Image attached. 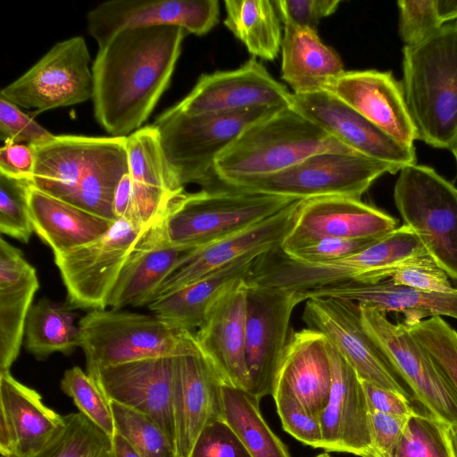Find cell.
<instances>
[{"mask_svg": "<svg viewBox=\"0 0 457 457\" xmlns=\"http://www.w3.org/2000/svg\"><path fill=\"white\" fill-rule=\"evenodd\" d=\"M79 347L87 372L144 358L177 354L188 330L155 315L120 310H93L79 321Z\"/></svg>", "mask_w": 457, "mask_h": 457, "instance_id": "ba28073f", "label": "cell"}, {"mask_svg": "<svg viewBox=\"0 0 457 457\" xmlns=\"http://www.w3.org/2000/svg\"><path fill=\"white\" fill-rule=\"evenodd\" d=\"M361 384L370 410L405 417H410L417 411L407 396L364 380H361Z\"/></svg>", "mask_w": 457, "mask_h": 457, "instance_id": "db71d44e", "label": "cell"}, {"mask_svg": "<svg viewBox=\"0 0 457 457\" xmlns=\"http://www.w3.org/2000/svg\"><path fill=\"white\" fill-rule=\"evenodd\" d=\"M159 219L145 227L135 242L111 294V309L149 305L165 280L198 249L170 245Z\"/></svg>", "mask_w": 457, "mask_h": 457, "instance_id": "603a6c76", "label": "cell"}, {"mask_svg": "<svg viewBox=\"0 0 457 457\" xmlns=\"http://www.w3.org/2000/svg\"><path fill=\"white\" fill-rule=\"evenodd\" d=\"M393 457H456L452 427L428 411L408 420Z\"/></svg>", "mask_w": 457, "mask_h": 457, "instance_id": "f35d334b", "label": "cell"}, {"mask_svg": "<svg viewBox=\"0 0 457 457\" xmlns=\"http://www.w3.org/2000/svg\"><path fill=\"white\" fill-rule=\"evenodd\" d=\"M144 228L118 220L99 239L54 255L71 309L93 311L109 306L121 269Z\"/></svg>", "mask_w": 457, "mask_h": 457, "instance_id": "7c38bea8", "label": "cell"}, {"mask_svg": "<svg viewBox=\"0 0 457 457\" xmlns=\"http://www.w3.org/2000/svg\"><path fill=\"white\" fill-rule=\"evenodd\" d=\"M322 152L354 151L293 106L282 107L246 127L218 156L216 184L273 174Z\"/></svg>", "mask_w": 457, "mask_h": 457, "instance_id": "3957f363", "label": "cell"}, {"mask_svg": "<svg viewBox=\"0 0 457 457\" xmlns=\"http://www.w3.org/2000/svg\"><path fill=\"white\" fill-rule=\"evenodd\" d=\"M378 239H324L312 245L283 253L298 262L324 264L351 256Z\"/></svg>", "mask_w": 457, "mask_h": 457, "instance_id": "681fc988", "label": "cell"}, {"mask_svg": "<svg viewBox=\"0 0 457 457\" xmlns=\"http://www.w3.org/2000/svg\"><path fill=\"white\" fill-rule=\"evenodd\" d=\"M389 279L396 284L429 293L449 294L456 290L447 273L428 254L398 267Z\"/></svg>", "mask_w": 457, "mask_h": 457, "instance_id": "bcb514c9", "label": "cell"}, {"mask_svg": "<svg viewBox=\"0 0 457 457\" xmlns=\"http://www.w3.org/2000/svg\"><path fill=\"white\" fill-rule=\"evenodd\" d=\"M0 422L15 444V457L40 452L64 426L63 416L47 407L40 395L15 379L10 370L0 372Z\"/></svg>", "mask_w": 457, "mask_h": 457, "instance_id": "f546056e", "label": "cell"}, {"mask_svg": "<svg viewBox=\"0 0 457 457\" xmlns=\"http://www.w3.org/2000/svg\"><path fill=\"white\" fill-rule=\"evenodd\" d=\"M294 94L254 57L231 71L202 74L172 107L186 114L216 113L259 107L292 106Z\"/></svg>", "mask_w": 457, "mask_h": 457, "instance_id": "e0dca14e", "label": "cell"}, {"mask_svg": "<svg viewBox=\"0 0 457 457\" xmlns=\"http://www.w3.org/2000/svg\"><path fill=\"white\" fill-rule=\"evenodd\" d=\"M274 4L283 24L317 29L321 19L337 11L340 0H276Z\"/></svg>", "mask_w": 457, "mask_h": 457, "instance_id": "f907efd6", "label": "cell"}, {"mask_svg": "<svg viewBox=\"0 0 457 457\" xmlns=\"http://www.w3.org/2000/svg\"><path fill=\"white\" fill-rule=\"evenodd\" d=\"M248 282L245 353L249 392L259 399L272 393L280 360L290 342L293 311L304 299L299 291Z\"/></svg>", "mask_w": 457, "mask_h": 457, "instance_id": "4fadbf2b", "label": "cell"}, {"mask_svg": "<svg viewBox=\"0 0 457 457\" xmlns=\"http://www.w3.org/2000/svg\"><path fill=\"white\" fill-rule=\"evenodd\" d=\"M295 200L216 185L177 195L159 223L170 245L201 248L265 220Z\"/></svg>", "mask_w": 457, "mask_h": 457, "instance_id": "5b68a950", "label": "cell"}, {"mask_svg": "<svg viewBox=\"0 0 457 457\" xmlns=\"http://www.w3.org/2000/svg\"><path fill=\"white\" fill-rule=\"evenodd\" d=\"M222 382L200 349L195 333L187 331L175 355L172 408L175 457H190L209 423L222 419Z\"/></svg>", "mask_w": 457, "mask_h": 457, "instance_id": "9a60e30c", "label": "cell"}, {"mask_svg": "<svg viewBox=\"0 0 457 457\" xmlns=\"http://www.w3.org/2000/svg\"><path fill=\"white\" fill-rule=\"evenodd\" d=\"M427 253L418 236L404 224L363 250L328 263L298 262L279 248L268 252L257 258L247 280L299 292L352 281L377 283L391 278L401 265Z\"/></svg>", "mask_w": 457, "mask_h": 457, "instance_id": "277c9868", "label": "cell"}, {"mask_svg": "<svg viewBox=\"0 0 457 457\" xmlns=\"http://www.w3.org/2000/svg\"><path fill=\"white\" fill-rule=\"evenodd\" d=\"M29 185L0 174V232L25 244L34 232L29 210Z\"/></svg>", "mask_w": 457, "mask_h": 457, "instance_id": "7bdbcfd3", "label": "cell"}, {"mask_svg": "<svg viewBox=\"0 0 457 457\" xmlns=\"http://www.w3.org/2000/svg\"><path fill=\"white\" fill-rule=\"evenodd\" d=\"M261 255L245 256L193 283L158 296L148 308L170 326L193 332L201 327L209 307L225 290L250 276Z\"/></svg>", "mask_w": 457, "mask_h": 457, "instance_id": "d6a6232c", "label": "cell"}, {"mask_svg": "<svg viewBox=\"0 0 457 457\" xmlns=\"http://www.w3.org/2000/svg\"><path fill=\"white\" fill-rule=\"evenodd\" d=\"M403 323L443 370L457 394V331L440 316Z\"/></svg>", "mask_w": 457, "mask_h": 457, "instance_id": "b9f144b4", "label": "cell"}, {"mask_svg": "<svg viewBox=\"0 0 457 457\" xmlns=\"http://www.w3.org/2000/svg\"><path fill=\"white\" fill-rule=\"evenodd\" d=\"M437 4L444 23L457 20V0H437Z\"/></svg>", "mask_w": 457, "mask_h": 457, "instance_id": "6f0895ef", "label": "cell"}, {"mask_svg": "<svg viewBox=\"0 0 457 457\" xmlns=\"http://www.w3.org/2000/svg\"><path fill=\"white\" fill-rule=\"evenodd\" d=\"M35 154L30 145L6 143L0 149V174L30 183Z\"/></svg>", "mask_w": 457, "mask_h": 457, "instance_id": "f5cc1de1", "label": "cell"}, {"mask_svg": "<svg viewBox=\"0 0 457 457\" xmlns=\"http://www.w3.org/2000/svg\"><path fill=\"white\" fill-rule=\"evenodd\" d=\"M61 388L72 398L79 412L112 438L115 426L110 401L93 377L74 366L65 370Z\"/></svg>", "mask_w": 457, "mask_h": 457, "instance_id": "60d3db41", "label": "cell"}, {"mask_svg": "<svg viewBox=\"0 0 457 457\" xmlns=\"http://www.w3.org/2000/svg\"><path fill=\"white\" fill-rule=\"evenodd\" d=\"M327 350L332 383L328 401L320 416L321 449L367 457L371 452L370 409L361 380L328 338Z\"/></svg>", "mask_w": 457, "mask_h": 457, "instance_id": "44dd1931", "label": "cell"}, {"mask_svg": "<svg viewBox=\"0 0 457 457\" xmlns=\"http://www.w3.org/2000/svg\"><path fill=\"white\" fill-rule=\"evenodd\" d=\"M111 457H141L119 433L115 432L112 438Z\"/></svg>", "mask_w": 457, "mask_h": 457, "instance_id": "9f6ffc18", "label": "cell"}, {"mask_svg": "<svg viewBox=\"0 0 457 457\" xmlns=\"http://www.w3.org/2000/svg\"><path fill=\"white\" fill-rule=\"evenodd\" d=\"M302 319L309 328L322 333L339 350L361 380L410 398L404 382L364 329L357 303L340 298L312 297L305 301Z\"/></svg>", "mask_w": 457, "mask_h": 457, "instance_id": "5bb4252c", "label": "cell"}, {"mask_svg": "<svg viewBox=\"0 0 457 457\" xmlns=\"http://www.w3.org/2000/svg\"><path fill=\"white\" fill-rule=\"evenodd\" d=\"M224 25L255 58L273 61L282 42L281 20L271 0H226Z\"/></svg>", "mask_w": 457, "mask_h": 457, "instance_id": "836d02e7", "label": "cell"}, {"mask_svg": "<svg viewBox=\"0 0 457 457\" xmlns=\"http://www.w3.org/2000/svg\"><path fill=\"white\" fill-rule=\"evenodd\" d=\"M71 310L46 297L33 304L25 326L26 350L45 360L56 352L69 355L79 347V327Z\"/></svg>", "mask_w": 457, "mask_h": 457, "instance_id": "d590c367", "label": "cell"}, {"mask_svg": "<svg viewBox=\"0 0 457 457\" xmlns=\"http://www.w3.org/2000/svg\"><path fill=\"white\" fill-rule=\"evenodd\" d=\"M396 220L361 199L322 196L302 200L280 250L287 253L324 239H375L396 228Z\"/></svg>", "mask_w": 457, "mask_h": 457, "instance_id": "2e32d148", "label": "cell"}, {"mask_svg": "<svg viewBox=\"0 0 457 457\" xmlns=\"http://www.w3.org/2000/svg\"><path fill=\"white\" fill-rule=\"evenodd\" d=\"M301 201L295 200L275 215L243 231L198 248L165 280L157 297L193 283L245 256L264 254L280 248L293 226Z\"/></svg>", "mask_w": 457, "mask_h": 457, "instance_id": "d4e9b609", "label": "cell"}, {"mask_svg": "<svg viewBox=\"0 0 457 457\" xmlns=\"http://www.w3.org/2000/svg\"><path fill=\"white\" fill-rule=\"evenodd\" d=\"M361 323L384 352L414 398L425 411L451 427L457 426V394L429 353L403 323H393L386 313L359 306Z\"/></svg>", "mask_w": 457, "mask_h": 457, "instance_id": "8fae6325", "label": "cell"}, {"mask_svg": "<svg viewBox=\"0 0 457 457\" xmlns=\"http://www.w3.org/2000/svg\"><path fill=\"white\" fill-rule=\"evenodd\" d=\"M400 170L355 152H322L273 174L218 184L245 192L302 200L322 196L361 199L376 179Z\"/></svg>", "mask_w": 457, "mask_h": 457, "instance_id": "52a82bcc", "label": "cell"}, {"mask_svg": "<svg viewBox=\"0 0 457 457\" xmlns=\"http://www.w3.org/2000/svg\"><path fill=\"white\" fill-rule=\"evenodd\" d=\"M88 34L102 46L115 32L128 28L176 26L203 36L220 21L217 0H109L86 16Z\"/></svg>", "mask_w": 457, "mask_h": 457, "instance_id": "ac0fdd59", "label": "cell"}, {"mask_svg": "<svg viewBox=\"0 0 457 457\" xmlns=\"http://www.w3.org/2000/svg\"><path fill=\"white\" fill-rule=\"evenodd\" d=\"M115 137L55 135L43 144L30 145L35 168L30 185L73 204L76 193L112 145Z\"/></svg>", "mask_w": 457, "mask_h": 457, "instance_id": "484cf974", "label": "cell"}, {"mask_svg": "<svg viewBox=\"0 0 457 457\" xmlns=\"http://www.w3.org/2000/svg\"><path fill=\"white\" fill-rule=\"evenodd\" d=\"M315 457H332L328 452H324L322 453L318 454Z\"/></svg>", "mask_w": 457, "mask_h": 457, "instance_id": "94428289", "label": "cell"}, {"mask_svg": "<svg viewBox=\"0 0 457 457\" xmlns=\"http://www.w3.org/2000/svg\"><path fill=\"white\" fill-rule=\"evenodd\" d=\"M190 457H253L235 431L219 419L204 427Z\"/></svg>", "mask_w": 457, "mask_h": 457, "instance_id": "c3c4849f", "label": "cell"}, {"mask_svg": "<svg viewBox=\"0 0 457 457\" xmlns=\"http://www.w3.org/2000/svg\"><path fill=\"white\" fill-rule=\"evenodd\" d=\"M54 137L18 105L0 96V138L4 144L36 145Z\"/></svg>", "mask_w": 457, "mask_h": 457, "instance_id": "7dc6e473", "label": "cell"}, {"mask_svg": "<svg viewBox=\"0 0 457 457\" xmlns=\"http://www.w3.org/2000/svg\"><path fill=\"white\" fill-rule=\"evenodd\" d=\"M331 383L326 337L309 328L293 332L278 364L271 395L291 394L320 418L328 401Z\"/></svg>", "mask_w": 457, "mask_h": 457, "instance_id": "4316f807", "label": "cell"}, {"mask_svg": "<svg viewBox=\"0 0 457 457\" xmlns=\"http://www.w3.org/2000/svg\"><path fill=\"white\" fill-rule=\"evenodd\" d=\"M394 200L428 253L457 279V188L434 169L415 163L399 170Z\"/></svg>", "mask_w": 457, "mask_h": 457, "instance_id": "9c48e42d", "label": "cell"}, {"mask_svg": "<svg viewBox=\"0 0 457 457\" xmlns=\"http://www.w3.org/2000/svg\"><path fill=\"white\" fill-rule=\"evenodd\" d=\"M85 38L55 43L33 66L2 88L0 96L41 112L92 99L94 79Z\"/></svg>", "mask_w": 457, "mask_h": 457, "instance_id": "30bf717a", "label": "cell"}, {"mask_svg": "<svg viewBox=\"0 0 457 457\" xmlns=\"http://www.w3.org/2000/svg\"><path fill=\"white\" fill-rule=\"evenodd\" d=\"M259 399L249 391L221 386L222 419L253 457H290L287 447L262 417Z\"/></svg>", "mask_w": 457, "mask_h": 457, "instance_id": "e575fe53", "label": "cell"}, {"mask_svg": "<svg viewBox=\"0 0 457 457\" xmlns=\"http://www.w3.org/2000/svg\"><path fill=\"white\" fill-rule=\"evenodd\" d=\"M410 417L370 410L371 452L367 457H393Z\"/></svg>", "mask_w": 457, "mask_h": 457, "instance_id": "816d5d0a", "label": "cell"}, {"mask_svg": "<svg viewBox=\"0 0 457 457\" xmlns=\"http://www.w3.org/2000/svg\"><path fill=\"white\" fill-rule=\"evenodd\" d=\"M452 436H453V442L454 445V450L457 457V426L452 427Z\"/></svg>", "mask_w": 457, "mask_h": 457, "instance_id": "680465c9", "label": "cell"}, {"mask_svg": "<svg viewBox=\"0 0 457 457\" xmlns=\"http://www.w3.org/2000/svg\"><path fill=\"white\" fill-rule=\"evenodd\" d=\"M278 109L186 114L171 106L157 117L154 125L179 185L184 187L195 183L209 188L217 183L214 163L218 156L246 127Z\"/></svg>", "mask_w": 457, "mask_h": 457, "instance_id": "8992f818", "label": "cell"}, {"mask_svg": "<svg viewBox=\"0 0 457 457\" xmlns=\"http://www.w3.org/2000/svg\"><path fill=\"white\" fill-rule=\"evenodd\" d=\"M115 432L121 435L141 457H175L174 446L150 417L110 401Z\"/></svg>", "mask_w": 457, "mask_h": 457, "instance_id": "ab89813d", "label": "cell"}, {"mask_svg": "<svg viewBox=\"0 0 457 457\" xmlns=\"http://www.w3.org/2000/svg\"><path fill=\"white\" fill-rule=\"evenodd\" d=\"M277 411L283 429L305 445L322 448L320 418L309 411L293 395L273 393Z\"/></svg>", "mask_w": 457, "mask_h": 457, "instance_id": "ee69618b", "label": "cell"}, {"mask_svg": "<svg viewBox=\"0 0 457 457\" xmlns=\"http://www.w3.org/2000/svg\"><path fill=\"white\" fill-rule=\"evenodd\" d=\"M402 86L418 139L452 150L457 138V27L403 48Z\"/></svg>", "mask_w": 457, "mask_h": 457, "instance_id": "7a4b0ae2", "label": "cell"}, {"mask_svg": "<svg viewBox=\"0 0 457 457\" xmlns=\"http://www.w3.org/2000/svg\"><path fill=\"white\" fill-rule=\"evenodd\" d=\"M39 287L36 269L22 252L0 239V372L16 361L27 318Z\"/></svg>", "mask_w": 457, "mask_h": 457, "instance_id": "f1b7e54d", "label": "cell"}, {"mask_svg": "<svg viewBox=\"0 0 457 457\" xmlns=\"http://www.w3.org/2000/svg\"><path fill=\"white\" fill-rule=\"evenodd\" d=\"M451 151L453 153L456 162H457V138H456L455 143Z\"/></svg>", "mask_w": 457, "mask_h": 457, "instance_id": "91938a15", "label": "cell"}, {"mask_svg": "<svg viewBox=\"0 0 457 457\" xmlns=\"http://www.w3.org/2000/svg\"><path fill=\"white\" fill-rule=\"evenodd\" d=\"M28 200L33 230L53 250L54 255L99 239L116 222L55 198L31 185Z\"/></svg>", "mask_w": 457, "mask_h": 457, "instance_id": "4dcf8cb0", "label": "cell"}, {"mask_svg": "<svg viewBox=\"0 0 457 457\" xmlns=\"http://www.w3.org/2000/svg\"><path fill=\"white\" fill-rule=\"evenodd\" d=\"M283 25L281 79L294 95L327 90L345 71L339 55L321 41L317 29Z\"/></svg>", "mask_w": 457, "mask_h": 457, "instance_id": "1f68e13d", "label": "cell"}, {"mask_svg": "<svg viewBox=\"0 0 457 457\" xmlns=\"http://www.w3.org/2000/svg\"><path fill=\"white\" fill-rule=\"evenodd\" d=\"M131 178L129 173L120 179L113 200V213L116 220L130 222L131 217Z\"/></svg>", "mask_w": 457, "mask_h": 457, "instance_id": "11a10c76", "label": "cell"}, {"mask_svg": "<svg viewBox=\"0 0 457 457\" xmlns=\"http://www.w3.org/2000/svg\"><path fill=\"white\" fill-rule=\"evenodd\" d=\"M187 32L176 26L128 28L98 47L94 115L112 137L143 127L170 86Z\"/></svg>", "mask_w": 457, "mask_h": 457, "instance_id": "6da1fadb", "label": "cell"}, {"mask_svg": "<svg viewBox=\"0 0 457 457\" xmlns=\"http://www.w3.org/2000/svg\"><path fill=\"white\" fill-rule=\"evenodd\" d=\"M292 106L358 154L401 169L416 163L414 146L396 141L328 91L294 95Z\"/></svg>", "mask_w": 457, "mask_h": 457, "instance_id": "7402d4cb", "label": "cell"}, {"mask_svg": "<svg viewBox=\"0 0 457 457\" xmlns=\"http://www.w3.org/2000/svg\"><path fill=\"white\" fill-rule=\"evenodd\" d=\"M304 301L312 297L348 300L381 312H403V322L427 316H449L457 320V288L449 294L429 293L396 285L389 278L377 283L345 282L301 292Z\"/></svg>", "mask_w": 457, "mask_h": 457, "instance_id": "83f0119b", "label": "cell"}, {"mask_svg": "<svg viewBox=\"0 0 457 457\" xmlns=\"http://www.w3.org/2000/svg\"><path fill=\"white\" fill-rule=\"evenodd\" d=\"M175 355L149 357L108 366L91 376L109 401H114L153 419L173 446L175 428L172 384Z\"/></svg>", "mask_w": 457, "mask_h": 457, "instance_id": "d6986e66", "label": "cell"}, {"mask_svg": "<svg viewBox=\"0 0 457 457\" xmlns=\"http://www.w3.org/2000/svg\"><path fill=\"white\" fill-rule=\"evenodd\" d=\"M247 278L235 282L209 307L195 340L223 385L249 390L245 353Z\"/></svg>", "mask_w": 457, "mask_h": 457, "instance_id": "ffe728a7", "label": "cell"}, {"mask_svg": "<svg viewBox=\"0 0 457 457\" xmlns=\"http://www.w3.org/2000/svg\"><path fill=\"white\" fill-rule=\"evenodd\" d=\"M399 35L404 46H412L435 33L445 25L438 10L437 0L397 2Z\"/></svg>", "mask_w": 457, "mask_h": 457, "instance_id": "f6af8a7d", "label": "cell"}, {"mask_svg": "<svg viewBox=\"0 0 457 457\" xmlns=\"http://www.w3.org/2000/svg\"><path fill=\"white\" fill-rule=\"evenodd\" d=\"M455 24H456V27H457V20H456V23Z\"/></svg>", "mask_w": 457, "mask_h": 457, "instance_id": "6125c7cd", "label": "cell"}, {"mask_svg": "<svg viewBox=\"0 0 457 457\" xmlns=\"http://www.w3.org/2000/svg\"><path fill=\"white\" fill-rule=\"evenodd\" d=\"M63 420L62 428L31 457H111L112 438L82 413H69Z\"/></svg>", "mask_w": 457, "mask_h": 457, "instance_id": "74e56055", "label": "cell"}, {"mask_svg": "<svg viewBox=\"0 0 457 457\" xmlns=\"http://www.w3.org/2000/svg\"><path fill=\"white\" fill-rule=\"evenodd\" d=\"M126 149L132 181L172 194L185 191L169 166L154 124L143 126L126 137Z\"/></svg>", "mask_w": 457, "mask_h": 457, "instance_id": "8d00e7d4", "label": "cell"}, {"mask_svg": "<svg viewBox=\"0 0 457 457\" xmlns=\"http://www.w3.org/2000/svg\"><path fill=\"white\" fill-rule=\"evenodd\" d=\"M388 136L413 147L417 130L407 108L402 83L392 72L348 71L327 90Z\"/></svg>", "mask_w": 457, "mask_h": 457, "instance_id": "cb8c5ba5", "label": "cell"}]
</instances>
